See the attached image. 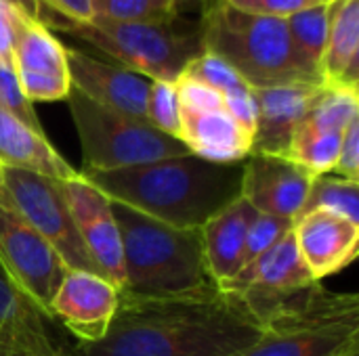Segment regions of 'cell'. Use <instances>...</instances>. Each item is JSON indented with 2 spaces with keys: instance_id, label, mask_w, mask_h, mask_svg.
Wrapping results in <instances>:
<instances>
[{
  "instance_id": "19",
  "label": "cell",
  "mask_w": 359,
  "mask_h": 356,
  "mask_svg": "<svg viewBox=\"0 0 359 356\" xmlns=\"http://www.w3.org/2000/svg\"><path fill=\"white\" fill-rule=\"evenodd\" d=\"M181 143L191 155L217 164L244 162L252 151V134L225 107L206 111L181 109Z\"/></svg>"
},
{
  "instance_id": "23",
  "label": "cell",
  "mask_w": 359,
  "mask_h": 356,
  "mask_svg": "<svg viewBox=\"0 0 359 356\" xmlns=\"http://www.w3.org/2000/svg\"><path fill=\"white\" fill-rule=\"evenodd\" d=\"M343 134L345 132H330L303 120V124L299 126V130L290 141V149L286 157L297 162L313 178L330 174L339 159Z\"/></svg>"
},
{
  "instance_id": "1",
  "label": "cell",
  "mask_w": 359,
  "mask_h": 356,
  "mask_svg": "<svg viewBox=\"0 0 359 356\" xmlns=\"http://www.w3.org/2000/svg\"><path fill=\"white\" fill-rule=\"evenodd\" d=\"M263 336V325L233 296L219 292L168 300L122 298L95 344L69 356H240Z\"/></svg>"
},
{
  "instance_id": "30",
  "label": "cell",
  "mask_w": 359,
  "mask_h": 356,
  "mask_svg": "<svg viewBox=\"0 0 359 356\" xmlns=\"http://www.w3.org/2000/svg\"><path fill=\"white\" fill-rule=\"evenodd\" d=\"M0 107L6 109L11 115H15L25 126H29L32 130L44 134L42 124L34 111V103L27 101V97L19 86L13 63H0Z\"/></svg>"
},
{
  "instance_id": "37",
  "label": "cell",
  "mask_w": 359,
  "mask_h": 356,
  "mask_svg": "<svg viewBox=\"0 0 359 356\" xmlns=\"http://www.w3.org/2000/svg\"><path fill=\"white\" fill-rule=\"evenodd\" d=\"M179 10L183 8V6H187V4H204V2H208V0H170Z\"/></svg>"
},
{
  "instance_id": "5",
  "label": "cell",
  "mask_w": 359,
  "mask_h": 356,
  "mask_svg": "<svg viewBox=\"0 0 359 356\" xmlns=\"http://www.w3.org/2000/svg\"><path fill=\"white\" fill-rule=\"evenodd\" d=\"M42 23L90 44L114 59L111 63L147 80L175 82L204 52L200 19L189 21L181 15L162 21H114L95 15L88 23H76L44 10Z\"/></svg>"
},
{
  "instance_id": "13",
  "label": "cell",
  "mask_w": 359,
  "mask_h": 356,
  "mask_svg": "<svg viewBox=\"0 0 359 356\" xmlns=\"http://www.w3.org/2000/svg\"><path fill=\"white\" fill-rule=\"evenodd\" d=\"M19 86L29 103L65 101L72 82L65 46L42 21L23 19L13 48Z\"/></svg>"
},
{
  "instance_id": "25",
  "label": "cell",
  "mask_w": 359,
  "mask_h": 356,
  "mask_svg": "<svg viewBox=\"0 0 359 356\" xmlns=\"http://www.w3.org/2000/svg\"><path fill=\"white\" fill-rule=\"evenodd\" d=\"M305 210H328L359 225V183L341 176H318Z\"/></svg>"
},
{
  "instance_id": "31",
  "label": "cell",
  "mask_w": 359,
  "mask_h": 356,
  "mask_svg": "<svg viewBox=\"0 0 359 356\" xmlns=\"http://www.w3.org/2000/svg\"><path fill=\"white\" fill-rule=\"evenodd\" d=\"M231 8L250 13V15H263V17H278L286 19L311 4H318L316 0H223Z\"/></svg>"
},
{
  "instance_id": "20",
  "label": "cell",
  "mask_w": 359,
  "mask_h": 356,
  "mask_svg": "<svg viewBox=\"0 0 359 356\" xmlns=\"http://www.w3.org/2000/svg\"><path fill=\"white\" fill-rule=\"evenodd\" d=\"M255 216L252 206L238 197L200 229L206 266L219 290L242 271L246 235Z\"/></svg>"
},
{
  "instance_id": "7",
  "label": "cell",
  "mask_w": 359,
  "mask_h": 356,
  "mask_svg": "<svg viewBox=\"0 0 359 356\" xmlns=\"http://www.w3.org/2000/svg\"><path fill=\"white\" fill-rule=\"evenodd\" d=\"M65 101L82 147L80 172H114L189 153L181 141L145 120L101 107L74 88Z\"/></svg>"
},
{
  "instance_id": "4",
  "label": "cell",
  "mask_w": 359,
  "mask_h": 356,
  "mask_svg": "<svg viewBox=\"0 0 359 356\" xmlns=\"http://www.w3.org/2000/svg\"><path fill=\"white\" fill-rule=\"evenodd\" d=\"M200 23L204 50L233 67L250 88L322 86L320 69L297 48L286 19L250 15L215 0Z\"/></svg>"
},
{
  "instance_id": "17",
  "label": "cell",
  "mask_w": 359,
  "mask_h": 356,
  "mask_svg": "<svg viewBox=\"0 0 359 356\" xmlns=\"http://www.w3.org/2000/svg\"><path fill=\"white\" fill-rule=\"evenodd\" d=\"M322 86L290 84L273 88H252L257 105V128L252 136V153L288 155L290 141L307 118Z\"/></svg>"
},
{
  "instance_id": "14",
  "label": "cell",
  "mask_w": 359,
  "mask_h": 356,
  "mask_svg": "<svg viewBox=\"0 0 359 356\" xmlns=\"http://www.w3.org/2000/svg\"><path fill=\"white\" fill-rule=\"evenodd\" d=\"M313 176L284 155L252 153L244 159L242 195L257 214L297 220L307 206Z\"/></svg>"
},
{
  "instance_id": "18",
  "label": "cell",
  "mask_w": 359,
  "mask_h": 356,
  "mask_svg": "<svg viewBox=\"0 0 359 356\" xmlns=\"http://www.w3.org/2000/svg\"><path fill=\"white\" fill-rule=\"evenodd\" d=\"M48 315L36 306L0 266V353L55 355Z\"/></svg>"
},
{
  "instance_id": "32",
  "label": "cell",
  "mask_w": 359,
  "mask_h": 356,
  "mask_svg": "<svg viewBox=\"0 0 359 356\" xmlns=\"http://www.w3.org/2000/svg\"><path fill=\"white\" fill-rule=\"evenodd\" d=\"M332 172L341 178L359 183V118L349 124V128L343 134L339 159Z\"/></svg>"
},
{
  "instance_id": "24",
  "label": "cell",
  "mask_w": 359,
  "mask_h": 356,
  "mask_svg": "<svg viewBox=\"0 0 359 356\" xmlns=\"http://www.w3.org/2000/svg\"><path fill=\"white\" fill-rule=\"evenodd\" d=\"M334 2L337 0L318 2V4H311V6L286 17V25H288V31H290L297 48L318 69H320V61L324 57V48L328 42Z\"/></svg>"
},
{
  "instance_id": "38",
  "label": "cell",
  "mask_w": 359,
  "mask_h": 356,
  "mask_svg": "<svg viewBox=\"0 0 359 356\" xmlns=\"http://www.w3.org/2000/svg\"><path fill=\"white\" fill-rule=\"evenodd\" d=\"M2 170H4V168L0 166V197L4 195V187H2Z\"/></svg>"
},
{
  "instance_id": "6",
  "label": "cell",
  "mask_w": 359,
  "mask_h": 356,
  "mask_svg": "<svg viewBox=\"0 0 359 356\" xmlns=\"http://www.w3.org/2000/svg\"><path fill=\"white\" fill-rule=\"evenodd\" d=\"M240 356H359V296L313 283L263 323V336Z\"/></svg>"
},
{
  "instance_id": "28",
  "label": "cell",
  "mask_w": 359,
  "mask_h": 356,
  "mask_svg": "<svg viewBox=\"0 0 359 356\" xmlns=\"http://www.w3.org/2000/svg\"><path fill=\"white\" fill-rule=\"evenodd\" d=\"M95 15L114 21H162L181 10L170 0H90Z\"/></svg>"
},
{
  "instance_id": "34",
  "label": "cell",
  "mask_w": 359,
  "mask_h": 356,
  "mask_svg": "<svg viewBox=\"0 0 359 356\" xmlns=\"http://www.w3.org/2000/svg\"><path fill=\"white\" fill-rule=\"evenodd\" d=\"M40 2H42V13L50 10L76 23H88L95 17L90 0H40Z\"/></svg>"
},
{
  "instance_id": "29",
  "label": "cell",
  "mask_w": 359,
  "mask_h": 356,
  "mask_svg": "<svg viewBox=\"0 0 359 356\" xmlns=\"http://www.w3.org/2000/svg\"><path fill=\"white\" fill-rule=\"evenodd\" d=\"M294 222L267 216V214H257L255 220L250 222L248 235H246V245H244V256H242V269L263 256L267 250H271L280 239H284L292 231Z\"/></svg>"
},
{
  "instance_id": "9",
  "label": "cell",
  "mask_w": 359,
  "mask_h": 356,
  "mask_svg": "<svg viewBox=\"0 0 359 356\" xmlns=\"http://www.w3.org/2000/svg\"><path fill=\"white\" fill-rule=\"evenodd\" d=\"M0 266L15 285L48 315L50 300L55 298L67 266L11 206L6 193L0 197Z\"/></svg>"
},
{
  "instance_id": "27",
  "label": "cell",
  "mask_w": 359,
  "mask_h": 356,
  "mask_svg": "<svg viewBox=\"0 0 359 356\" xmlns=\"http://www.w3.org/2000/svg\"><path fill=\"white\" fill-rule=\"evenodd\" d=\"M185 78H191L217 92L225 97L229 94H236V92H242V90H248L250 86L238 76V71L233 67H229L223 59H219L217 55H210V52H202L200 57H196L187 67L185 71L181 73Z\"/></svg>"
},
{
  "instance_id": "22",
  "label": "cell",
  "mask_w": 359,
  "mask_h": 356,
  "mask_svg": "<svg viewBox=\"0 0 359 356\" xmlns=\"http://www.w3.org/2000/svg\"><path fill=\"white\" fill-rule=\"evenodd\" d=\"M322 86H359V0H337L324 57L320 61Z\"/></svg>"
},
{
  "instance_id": "26",
  "label": "cell",
  "mask_w": 359,
  "mask_h": 356,
  "mask_svg": "<svg viewBox=\"0 0 359 356\" xmlns=\"http://www.w3.org/2000/svg\"><path fill=\"white\" fill-rule=\"evenodd\" d=\"M145 122L156 130H160L162 134L181 141V101L175 82H166V80L149 82Z\"/></svg>"
},
{
  "instance_id": "11",
  "label": "cell",
  "mask_w": 359,
  "mask_h": 356,
  "mask_svg": "<svg viewBox=\"0 0 359 356\" xmlns=\"http://www.w3.org/2000/svg\"><path fill=\"white\" fill-rule=\"evenodd\" d=\"M63 199L72 212L74 225L84 250L97 271L118 290L124 285V256L120 229L114 218L111 199L103 195L82 172L69 180H59Z\"/></svg>"
},
{
  "instance_id": "39",
  "label": "cell",
  "mask_w": 359,
  "mask_h": 356,
  "mask_svg": "<svg viewBox=\"0 0 359 356\" xmlns=\"http://www.w3.org/2000/svg\"><path fill=\"white\" fill-rule=\"evenodd\" d=\"M316 2H330V0H316Z\"/></svg>"
},
{
  "instance_id": "2",
  "label": "cell",
  "mask_w": 359,
  "mask_h": 356,
  "mask_svg": "<svg viewBox=\"0 0 359 356\" xmlns=\"http://www.w3.org/2000/svg\"><path fill=\"white\" fill-rule=\"evenodd\" d=\"M82 174L111 201L177 229H202L242 195L244 162L217 164L185 153L135 168Z\"/></svg>"
},
{
  "instance_id": "16",
  "label": "cell",
  "mask_w": 359,
  "mask_h": 356,
  "mask_svg": "<svg viewBox=\"0 0 359 356\" xmlns=\"http://www.w3.org/2000/svg\"><path fill=\"white\" fill-rule=\"evenodd\" d=\"M297 250L316 281L345 271L359 250V225L328 210H305L292 227Z\"/></svg>"
},
{
  "instance_id": "3",
  "label": "cell",
  "mask_w": 359,
  "mask_h": 356,
  "mask_svg": "<svg viewBox=\"0 0 359 356\" xmlns=\"http://www.w3.org/2000/svg\"><path fill=\"white\" fill-rule=\"evenodd\" d=\"M124 256L122 298L168 300L219 292L212 281L200 229H177L111 201Z\"/></svg>"
},
{
  "instance_id": "12",
  "label": "cell",
  "mask_w": 359,
  "mask_h": 356,
  "mask_svg": "<svg viewBox=\"0 0 359 356\" xmlns=\"http://www.w3.org/2000/svg\"><path fill=\"white\" fill-rule=\"evenodd\" d=\"M120 304V290L99 273L67 271L48 306L78 344H95L107 334Z\"/></svg>"
},
{
  "instance_id": "33",
  "label": "cell",
  "mask_w": 359,
  "mask_h": 356,
  "mask_svg": "<svg viewBox=\"0 0 359 356\" xmlns=\"http://www.w3.org/2000/svg\"><path fill=\"white\" fill-rule=\"evenodd\" d=\"M23 19L27 17H23L13 4L0 0V63H13L15 38Z\"/></svg>"
},
{
  "instance_id": "10",
  "label": "cell",
  "mask_w": 359,
  "mask_h": 356,
  "mask_svg": "<svg viewBox=\"0 0 359 356\" xmlns=\"http://www.w3.org/2000/svg\"><path fill=\"white\" fill-rule=\"evenodd\" d=\"M313 283L320 281L311 277L301 260L294 235L290 231L271 250L246 264L229 283L221 287V292L238 298L263 325L278 306Z\"/></svg>"
},
{
  "instance_id": "36",
  "label": "cell",
  "mask_w": 359,
  "mask_h": 356,
  "mask_svg": "<svg viewBox=\"0 0 359 356\" xmlns=\"http://www.w3.org/2000/svg\"><path fill=\"white\" fill-rule=\"evenodd\" d=\"M0 356H69L67 350H59V353H55V355H23V353H0Z\"/></svg>"
},
{
  "instance_id": "15",
  "label": "cell",
  "mask_w": 359,
  "mask_h": 356,
  "mask_svg": "<svg viewBox=\"0 0 359 356\" xmlns=\"http://www.w3.org/2000/svg\"><path fill=\"white\" fill-rule=\"evenodd\" d=\"M67 69L72 88L93 103L128 118L145 120L149 82L147 78L111 61H101L80 48H67Z\"/></svg>"
},
{
  "instance_id": "8",
  "label": "cell",
  "mask_w": 359,
  "mask_h": 356,
  "mask_svg": "<svg viewBox=\"0 0 359 356\" xmlns=\"http://www.w3.org/2000/svg\"><path fill=\"white\" fill-rule=\"evenodd\" d=\"M2 187L11 206L57 252L67 271L99 273L82 245L59 180L27 170L4 168Z\"/></svg>"
},
{
  "instance_id": "21",
  "label": "cell",
  "mask_w": 359,
  "mask_h": 356,
  "mask_svg": "<svg viewBox=\"0 0 359 356\" xmlns=\"http://www.w3.org/2000/svg\"><path fill=\"white\" fill-rule=\"evenodd\" d=\"M0 166L27 170L55 180H69L80 170L50 145L46 134L32 130L0 107Z\"/></svg>"
},
{
  "instance_id": "35",
  "label": "cell",
  "mask_w": 359,
  "mask_h": 356,
  "mask_svg": "<svg viewBox=\"0 0 359 356\" xmlns=\"http://www.w3.org/2000/svg\"><path fill=\"white\" fill-rule=\"evenodd\" d=\"M8 4H13L23 17L34 19V21H42V2L40 0H6Z\"/></svg>"
}]
</instances>
